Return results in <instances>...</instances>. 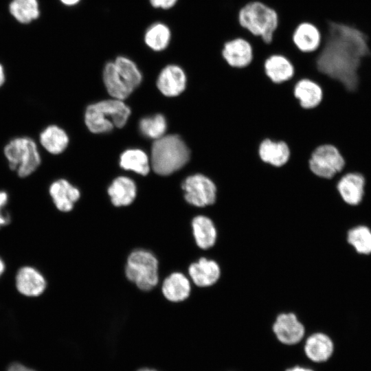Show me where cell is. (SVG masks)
Masks as SVG:
<instances>
[{
    "label": "cell",
    "instance_id": "obj_17",
    "mask_svg": "<svg viewBox=\"0 0 371 371\" xmlns=\"http://www.w3.org/2000/svg\"><path fill=\"white\" fill-rule=\"evenodd\" d=\"M187 82V75L180 66L169 65L160 72L157 85L164 95L174 97L185 91Z\"/></svg>",
    "mask_w": 371,
    "mask_h": 371
},
{
    "label": "cell",
    "instance_id": "obj_29",
    "mask_svg": "<svg viewBox=\"0 0 371 371\" xmlns=\"http://www.w3.org/2000/svg\"><path fill=\"white\" fill-rule=\"evenodd\" d=\"M9 10L13 17L21 23H28L39 16L37 0H12Z\"/></svg>",
    "mask_w": 371,
    "mask_h": 371
},
{
    "label": "cell",
    "instance_id": "obj_36",
    "mask_svg": "<svg viewBox=\"0 0 371 371\" xmlns=\"http://www.w3.org/2000/svg\"><path fill=\"white\" fill-rule=\"evenodd\" d=\"M286 371H313V370H310V369H306V368H300V367L297 366V367L293 368L291 369H289Z\"/></svg>",
    "mask_w": 371,
    "mask_h": 371
},
{
    "label": "cell",
    "instance_id": "obj_19",
    "mask_svg": "<svg viewBox=\"0 0 371 371\" xmlns=\"http://www.w3.org/2000/svg\"><path fill=\"white\" fill-rule=\"evenodd\" d=\"M263 67L265 75L276 84L290 80L295 74V68L291 60L280 53L268 56L264 61Z\"/></svg>",
    "mask_w": 371,
    "mask_h": 371
},
{
    "label": "cell",
    "instance_id": "obj_11",
    "mask_svg": "<svg viewBox=\"0 0 371 371\" xmlns=\"http://www.w3.org/2000/svg\"><path fill=\"white\" fill-rule=\"evenodd\" d=\"M192 241L202 251H212L217 245L219 230L214 218L206 213L194 215L189 222Z\"/></svg>",
    "mask_w": 371,
    "mask_h": 371
},
{
    "label": "cell",
    "instance_id": "obj_4",
    "mask_svg": "<svg viewBox=\"0 0 371 371\" xmlns=\"http://www.w3.org/2000/svg\"><path fill=\"white\" fill-rule=\"evenodd\" d=\"M240 26L254 37L270 44L279 25L277 11L260 1H251L241 7L238 12Z\"/></svg>",
    "mask_w": 371,
    "mask_h": 371
},
{
    "label": "cell",
    "instance_id": "obj_18",
    "mask_svg": "<svg viewBox=\"0 0 371 371\" xmlns=\"http://www.w3.org/2000/svg\"><path fill=\"white\" fill-rule=\"evenodd\" d=\"M49 195L60 212H69L80 198V190L66 179H58L51 183Z\"/></svg>",
    "mask_w": 371,
    "mask_h": 371
},
{
    "label": "cell",
    "instance_id": "obj_12",
    "mask_svg": "<svg viewBox=\"0 0 371 371\" xmlns=\"http://www.w3.org/2000/svg\"><path fill=\"white\" fill-rule=\"evenodd\" d=\"M335 188L341 201L350 207L360 205L366 194V178L358 171H348L337 175Z\"/></svg>",
    "mask_w": 371,
    "mask_h": 371
},
{
    "label": "cell",
    "instance_id": "obj_3",
    "mask_svg": "<svg viewBox=\"0 0 371 371\" xmlns=\"http://www.w3.org/2000/svg\"><path fill=\"white\" fill-rule=\"evenodd\" d=\"M191 159V150L177 135L157 139L151 149V166L160 175H168L186 166Z\"/></svg>",
    "mask_w": 371,
    "mask_h": 371
},
{
    "label": "cell",
    "instance_id": "obj_2",
    "mask_svg": "<svg viewBox=\"0 0 371 371\" xmlns=\"http://www.w3.org/2000/svg\"><path fill=\"white\" fill-rule=\"evenodd\" d=\"M123 271L127 281L142 292L152 291L160 282V261L153 251L146 248L131 250Z\"/></svg>",
    "mask_w": 371,
    "mask_h": 371
},
{
    "label": "cell",
    "instance_id": "obj_37",
    "mask_svg": "<svg viewBox=\"0 0 371 371\" xmlns=\"http://www.w3.org/2000/svg\"><path fill=\"white\" fill-rule=\"evenodd\" d=\"M5 271V264L2 259L0 258V276L2 275V273Z\"/></svg>",
    "mask_w": 371,
    "mask_h": 371
},
{
    "label": "cell",
    "instance_id": "obj_26",
    "mask_svg": "<svg viewBox=\"0 0 371 371\" xmlns=\"http://www.w3.org/2000/svg\"><path fill=\"white\" fill-rule=\"evenodd\" d=\"M144 40L150 49L156 52L162 51L170 44V29L164 23H154L145 32Z\"/></svg>",
    "mask_w": 371,
    "mask_h": 371
},
{
    "label": "cell",
    "instance_id": "obj_6",
    "mask_svg": "<svg viewBox=\"0 0 371 371\" xmlns=\"http://www.w3.org/2000/svg\"><path fill=\"white\" fill-rule=\"evenodd\" d=\"M130 114L131 109L121 100H107L89 105L85 112V121L92 133H106L115 126L123 127Z\"/></svg>",
    "mask_w": 371,
    "mask_h": 371
},
{
    "label": "cell",
    "instance_id": "obj_16",
    "mask_svg": "<svg viewBox=\"0 0 371 371\" xmlns=\"http://www.w3.org/2000/svg\"><path fill=\"white\" fill-rule=\"evenodd\" d=\"M322 40V34L319 27L307 21L299 23L291 34L293 44L304 54L316 53L321 47Z\"/></svg>",
    "mask_w": 371,
    "mask_h": 371
},
{
    "label": "cell",
    "instance_id": "obj_8",
    "mask_svg": "<svg viewBox=\"0 0 371 371\" xmlns=\"http://www.w3.org/2000/svg\"><path fill=\"white\" fill-rule=\"evenodd\" d=\"M183 199L192 207L201 211L214 205L217 199V187L207 176L194 173L181 183Z\"/></svg>",
    "mask_w": 371,
    "mask_h": 371
},
{
    "label": "cell",
    "instance_id": "obj_14",
    "mask_svg": "<svg viewBox=\"0 0 371 371\" xmlns=\"http://www.w3.org/2000/svg\"><path fill=\"white\" fill-rule=\"evenodd\" d=\"M160 291L167 302L180 304L191 297L192 284L186 273L181 271H173L161 281Z\"/></svg>",
    "mask_w": 371,
    "mask_h": 371
},
{
    "label": "cell",
    "instance_id": "obj_31",
    "mask_svg": "<svg viewBox=\"0 0 371 371\" xmlns=\"http://www.w3.org/2000/svg\"><path fill=\"white\" fill-rule=\"evenodd\" d=\"M8 195L5 191H0V228L8 225L10 221V215L4 211L8 203Z\"/></svg>",
    "mask_w": 371,
    "mask_h": 371
},
{
    "label": "cell",
    "instance_id": "obj_28",
    "mask_svg": "<svg viewBox=\"0 0 371 371\" xmlns=\"http://www.w3.org/2000/svg\"><path fill=\"white\" fill-rule=\"evenodd\" d=\"M120 165L125 170H130L142 175H146L150 169L147 155L139 149L124 151L120 156Z\"/></svg>",
    "mask_w": 371,
    "mask_h": 371
},
{
    "label": "cell",
    "instance_id": "obj_13",
    "mask_svg": "<svg viewBox=\"0 0 371 371\" xmlns=\"http://www.w3.org/2000/svg\"><path fill=\"white\" fill-rule=\"evenodd\" d=\"M272 330L282 344H295L305 334V327L295 312L284 311L278 313L272 325Z\"/></svg>",
    "mask_w": 371,
    "mask_h": 371
},
{
    "label": "cell",
    "instance_id": "obj_10",
    "mask_svg": "<svg viewBox=\"0 0 371 371\" xmlns=\"http://www.w3.org/2000/svg\"><path fill=\"white\" fill-rule=\"evenodd\" d=\"M186 274L196 288L208 289L219 283L223 276V268L214 257L201 256L188 265Z\"/></svg>",
    "mask_w": 371,
    "mask_h": 371
},
{
    "label": "cell",
    "instance_id": "obj_24",
    "mask_svg": "<svg viewBox=\"0 0 371 371\" xmlns=\"http://www.w3.org/2000/svg\"><path fill=\"white\" fill-rule=\"evenodd\" d=\"M334 344L331 338L321 332L311 335L306 341L304 350L309 359L316 362L328 360L332 355Z\"/></svg>",
    "mask_w": 371,
    "mask_h": 371
},
{
    "label": "cell",
    "instance_id": "obj_38",
    "mask_svg": "<svg viewBox=\"0 0 371 371\" xmlns=\"http://www.w3.org/2000/svg\"><path fill=\"white\" fill-rule=\"evenodd\" d=\"M138 371H156V370L148 369V368H143V369L139 370Z\"/></svg>",
    "mask_w": 371,
    "mask_h": 371
},
{
    "label": "cell",
    "instance_id": "obj_9",
    "mask_svg": "<svg viewBox=\"0 0 371 371\" xmlns=\"http://www.w3.org/2000/svg\"><path fill=\"white\" fill-rule=\"evenodd\" d=\"M311 171L317 177L330 180L344 172L346 160L334 145L324 144L317 146L308 160Z\"/></svg>",
    "mask_w": 371,
    "mask_h": 371
},
{
    "label": "cell",
    "instance_id": "obj_33",
    "mask_svg": "<svg viewBox=\"0 0 371 371\" xmlns=\"http://www.w3.org/2000/svg\"><path fill=\"white\" fill-rule=\"evenodd\" d=\"M6 371H36L19 362H14L8 367Z\"/></svg>",
    "mask_w": 371,
    "mask_h": 371
},
{
    "label": "cell",
    "instance_id": "obj_25",
    "mask_svg": "<svg viewBox=\"0 0 371 371\" xmlns=\"http://www.w3.org/2000/svg\"><path fill=\"white\" fill-rule=\"evenodd\" d=\"M39 142L48 153L58 155L67 147L69 137L66 132L59 126L49 125L41 132Z\"/></svg>",
    "mask_w": 371,
    "mask_h": 371
},
{
    "label": "cell",
    "instance_id": "obj_35",
    "mask_svg": "<svg viewBox=\"0 0 371 371\" xmlns=\"http://www.w3.org/2000/svg\"><path fill=\"white\" fill-rule=\"evenodd\" d=\"M64 5H76L80 0H60Z\"/></svg>",
    "mask_w": 371,
    "mask_h": 371
},
{
    "label": "cell",
    "instance_id": "obj_30",
    "mask_svg": "<svg viewBox=\"0 0 371 371\" xmlns=\"http://www.w3.org/2000/svg\"><path fill=\"white\" fill-rule=\"evenodd\" d=\"M139 128L144 136L157 139L164 135L166 130V121L162 115L157 114L142 119Z\"/></svg>",
    "mask_w": 371,
    "mask_h": 371
},
{
    "label": "cell",
    "instance_id": "obj_20",
    "mask_svg": "<svg viewBox=\"0 0 371 371\" xmlns=\"http://www.w3.org/2000/svg\"><path fill=\"white\" fill-rule=\"evenodd\" d=\"M16 286L18 291L27 297L41 295L47 286L43 276L32 267L21 268L16 276Z\"/></svg>",
    "mask_w": 371,
    "mask_h": 371
},
{
    "label": "cell",
    "instance_id": "obj_5",
    "mask_svg": "<svg viewBox=\"0 0 371 371\" xmlns=\"http://www.w3.org/2000/svg\"><path fill=\"white\" fill-rule=\"evenodd\" d=\"M142 74L135 63L124 56H118L106 64L103 80L109 93L115 99L126 98L141 83Z\"/></svg>",
    "mask_w": 371,
    "mask_h": 371
},
{
    "label": "cell",
    "instance_id": "obj_1",
    "mask_svg": "<svg viewBox=\"0 0 371 371\" xmlns=\"http://www.w3.org/2000/svg\"><path fill=\"white\" fill-rule=\"evenodd\" d=\"M322 34L321 47L315 54L317 70L347 91L355 92L363 62L371 56L368 36L354 25L335 21L328 22Z\"/></svg>",
    "mask_w": 371,
    "mask_h": 371
},
{
    "label": "cell",
    "instance_id": "obj_15",
    "mask_svg": "<svg viewBox=\"0 0 371 371\" xmlns=\"http://www.w3.org/2000/svg\"><path fill=\"white\" fill-rule=\"evenodd\" d=\"M221 56L229 67L236 69L245 68L254 59V47L247 38L236 36L223 43Z\"/></svg>",
    "mask_w": 371,
    "mask_h": 371
},
{
    "label": "cell",
    "instance_id": "obj_27",
    "mask_svg": "<svg viewBox=\"0 0 371 371\" xmlns=\"http://www.w3.org/2000/svg\"><path fill=\"white\" fill-rule=\"evenodd\" d=\"M347 243L359 254H371V229L366 225L350 228L346 234Z\"/></svg>",
    "mask_w": 371,
    "mask_h": 371
},
{
    "label": "cell",
    "instance_id": "obj_32",
    "mask_svg": "<svg viewBox=\"0 0 371 371\" xmlns=\"http://www.w3.org/2000/svg\"><path fill=\"white\" fill-rule=\"evenodd\" d=\"M151 5L155 8L168 10L175 6L178 0H149Z\"/></svg>",
    "mask_w": 371,
    "mask_h": 371
},
{
    "label": "cell",
    "instance_id": "obj_22",
    "mask_svg": "<svg viewBox=\"0 0 371 371\" xmlns=\"http://www.w3.org/2000/svg\"><path fill=\"white\" fill-rule=\"evenodd\" d=\"M258 155L263 162L274 167H280L288 161L290 150L284 141H272L267 138L260 142Z\"/></svg>",
    "mask_w": 371,
    "mask_h": 371
},
{
    "label": "cell",
    "instance_id": "obj_23",
    "mask_svg": "<svg viewBox=\"0 0 371 371\" xmlns=\"http://www.w3.org/2000/svg\"><path fill=\"white\" fill-rule=\"evenodd\" d=\"M293 94L303 109H311L321 103L323 90L317 82L305 78L299 80L295 83Z\"/></svg>",
    "mask_w": 371,
    "mask_h": 371
},
{
    "label": "cell",
    "instance_id": "obj_7",
    "mask_svg": "<svg viewBox=\"0 0 371 371\" xmlns=\"http://www.w3.org/2000/svg\"><path fill=\"white\" fill-rule=\"evenodd\" d=\"M9 168L24 178L35 172L41 157L34 140L29 137H18L9 141L3 148Z\"/></svg>",
    "mask_w": 371,
    "mask_h": 371
},
{
    "label": "cell",
    "instance_id": "obj_21",
    "mask_svg": "<svg viewBox=\"0 0 371 371\" xmlns=\"http://www.w3.org/2000/svg\"><path fill=\"white\" fill-rule=\"evenodd\" d=\"M111 204L115 207L131 205L137 196L135 182L126 177H118L107 189Z\"/></svg>",
    "mask_w": 371,
    "mask_h": 371
},
{
    "label": "cell",
    "instance_id": "obj_34",
    "mask_svg": "<svg viewBox=\"0 0 371 371\" xmlns=\"http://www.w3.org/2000/svg\"><path fill=\"white\" fill-rule=\"evenodd\" d=\"M5 74L3 67L0 64V87L5 83Z\"/></svg>",
    "mask_w": 371,
    "mask_h": 371
}]
</instances>
